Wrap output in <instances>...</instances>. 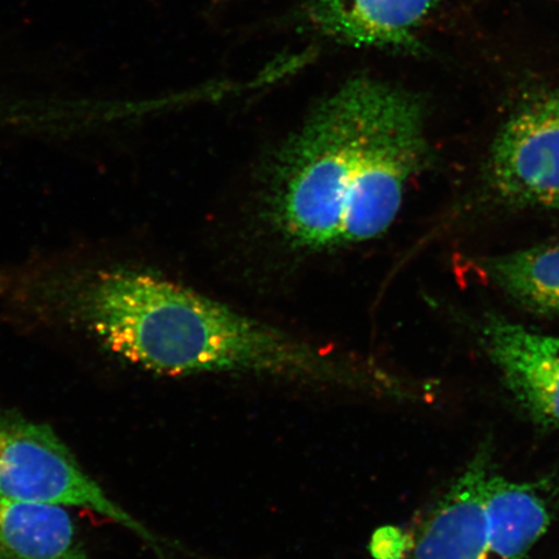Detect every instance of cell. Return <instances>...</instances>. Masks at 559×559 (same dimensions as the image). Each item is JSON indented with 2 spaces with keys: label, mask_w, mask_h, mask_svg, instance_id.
<instances>
[{
  "label": "cell",
  "mask_w": 559,
  "mask_h": 559,
  "mask_svg": "<svg viewBox=\"0 0 559 559\" xmlns=\"http://www.w3.org/2000/svg\"><path fill=\"white\" fill-rule=\"evenodd\" d=\"M72 313L111 353L156 373L257 376L359 394L384 384L370 362L325 352L143 271H90Z\"/></svg>",
  "instance_id": "2"
},
{
  "label": "cell",
  "mask_w": 559,
  "mask_h": 559,
  "mask_svg": "<svg viewBox=\"0 0 559 559\" xmlns=\"http://www.w3.org/2000/svg\"><path fill=\"white\" fill-rule=\"evenodd\" d=\"M443 0H310L314 31L355 48L417 53V31Z\"/></svg>",
  "instance_id": "6"
},
{
  "label": "cell",
  "mask_w": 559,
  "mask_h": 559,
  "mask_svg": "<svg viewBox=\"0 0 559 559\" xmlns=\"http://www.w3.org/2000/svg\"><path fill=\"white\" fill-rule=\"evenodd\" d=\"M484 342L521 407L537 423L559 428V337L492 318Z\"/></svg>",
  "instance_id": "5"
},
{
  "label": "cell",
  "mask_w": 559,
  "mask_h": 559,
  "mask_svg": "<svg viewBox=\"0 0 559 559\" xmlns=\"http://www.w3.org/2000/svg\"><path fill=\"white\" fill-rule=\"evenodd\" d=\"M484 270L495 286L524 309L559 314V243L488 258Z\"/></svg>",
  "instance_id": "10"
},
{
  "label": "cell",
  "mask_w": 559,
  "mask_h": 559,
  "mask_svg": "<svg viewBox=\"0 0 559 559\" xmlns=\"http://www.w3.org/2000/svg\"><path fill=\"white\" fill-rule=\"evenodd\" d=\"M491 472L488 454H478L425 515L401 559H485L484 493Z\"/></svg>",
  "instance_id": "7"
},
{
  "label": "cell",
  "mask_w": 559,
  "mask_h": 559,
  "mask_svg": "<svg viewBox=\"0 0 559 559\" xmlns=\"http://www.w3.org/2000/svg\"><path fill=\"white\" fill-rule=\"evenodd\" d=\"M0 500L88 509L158 544L90 477L50 426L13 411H0Z\"/></svg>",
  "instance_id": "3"
},
{
  "label": "cell",
  "mask_w": 559,
  "mask_h": 559,
  "mask_svg": "<svg viewBox=\"0 0 559 559\" xmlns=\"http://www.w3.org/2000/svg\"><path fill=\"white\" fill-rule=\"evenodd\" d=\"M0 559H88L68 508L0 500Z\"/></svg>",
  "instance_id": "9"
},
{
  "label": "cell",
  "mask_w": 559,
  "mask_h": 559,
  "mask_svg": "<svg viewBox=\"0 0 559 559\" xmlns=\"http://www.w3.org/2000/svg\"><path fill=\"white\" fill-rule=\"evenodd\" d=\"M487 180L508 204L559 209V94L534 97L508 118L489 151Z\"/></svg>",
  "instance_id": "4"
},
{
  "label": "cell",
  "mask_w": 559,
  "mask_h": 559,
  "mask_svg": "<svg viewBox=\"0 0 559 559\" xmlns=\"http://www.w3.org/2000/svg\"><path fill=\"white\" fill-rule=\"evenodd\" d=\"M429 160L425 104L355 75L311 109L272 163L265 214L289 247L332 251L379 239Z\"/></svg>",
  "instance_id": "1"
},
{
  "label": "cell",
  "mask_w": 559,
  "mask_h": 559,
  "mask_svg": "<svg viewBox=\"0 0 559 559\" xmlns=\"http://www.w3.org/2000/svg\"><path fill=\"white\" fill-rule=\"evenodd\" d=\"M484 507L486 516L485 559H524L547 533L548 501L534 485L489 473Z\"/></svg>",
  "instance_id": "8"
}]
</instances>
